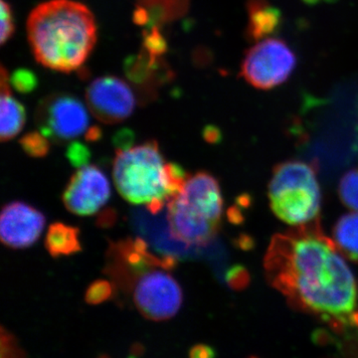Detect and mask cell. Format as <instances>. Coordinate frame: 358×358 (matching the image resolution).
<instances>
[{"instance_id":"1","label":"cell","mask_w":358,"mask_h":358,"mask_svg":"<svg viewBox=\"0 0 358 358\" xmlns=\"http://www.w3.org/2000/svg\"><path fill=\"white\" fill-rule=\"evenodd\" d=\"M267 281L292 308L329 327L348 324L357 310L358 282L320 221L275 234L264 258Z\"/></svg>"},{"instance_id":"2","label":"cell","mask_w":358,"mask_h":358,"mask_svg":"<svg viewBox=\"0 0 358 358\" xmlns=\"http://www.w3.org/2000/svg\"><path fill=\"white\" fill-rule=\"evenodd\" d=\"M27 36L37 62L58 72H72L84 64L95 46V18L80 2L49 0L30 13Z\"/></svg>"},{"instance_id":"3","label":"cell","mask_w":358,"mask_h":358,"mask_svg":"<svg viewBox=\"0 0 358 358\" xmlns=\"http://www.w3.org/2000/svg\"><path fill=\"white\" fill-rule=\"evenodd\" d=\"M113 178L117 192L129 203L145 204L157 214L174 196L166 173V162L155 140L117 152Z\"/></svg>"},{"instance_id":"4","label":"cell","mask_w":358,"mask_h":358,"mask_svg":"<svg viewBox=\"0 0 358 358\" xmlns=\"http://www.w3.org/2000/svg\"><path fill=\"white\" fill-rule=\"evenodd\" d=\"M268 195L273 213L282 222L298 227L320 220L322 193L312 164L280 162L273 169Z\"/></svg>"},{"instance_id":"5","label":"cell","mask_w":358,"mask_h":358,"mask_svg":"<svg viewBox=\"0 0 358 358\" xmlns=\"http://www.w3.org/2000/svg\"><path fill=\"white\" fill-rule=\"evenodd\" d=\"M134 303L143 317L154 322L171 320L182 305V289L162 267L148 268L136 275L129 286Z\"/></svg>"},{"instance_id":"6","label":"cell","mask_w":358,"mask_h":358,"mask_svg":"<svg viewBox=\"0 0 358 358\" xmlns=\"http://www.w3.org/2000/svg\"><path fill=\"white\" fill-rule=\"evenodd\" d=\"M35 119L40 133L57 145L74 140L89 126L88 110L77 96L69 94L45 98L39 103Z\"/></svg>"},{"instance_id":"7","label":"cell","mask_w":358,"mask_h":358,"mask_svg":"<svg viewBox=\"0 0 358 358\" xmlns=\"http://www.w3.org/2000/svg\"><path fill=\"white\" fill-rule=\"evenodd\" d=\"M296 66V56L282 40L266 39L250 49L241 66L244 79L257 89L284 83Z\"/></svg>"},{"instance_id":"8","label":"cell","mask_w":358,"mask_h":358,"mask_svg":"<svg viewBox=\"0 0 358 358\" xmlns=\"http://www.w3.org/2000/svg\"><path fill=\"white\" fill-rule=\"evenodd\" d=\"M90 112L103 124L128 119L136 107V98L128 84L115 76L96 78L86 90Z\"/></svg>"},{"instance_id":"9","label":"cell","mask_w":358,"mask_h":358,"mask_svg":"<svg viewBox=\"0 0 358 358\" xmlns=\"http://www.w3.org/2000/svg\"><path fill=\"white\" fill-rule=\"evenodd\" d=\"M110 196L107 176L98 167L87 166L71 176L63 192L62 201L71 213L90 216L100 210Z\"/></svg>"},{"instance_id":"10","label":"cell","mask_w":358,"mask_h":358,"mask_svg":"<svg viewBox=\"0 0 358 358\" xmlns=\"http://www.w3.org/2000/svg\"><path fill=\"white\" fill-rule=\"evenodd\" d=\"M167 222L171 237L187 247L208 246L221 227V224L207 218L179 194L167 202Z\"/></svg>"},{"instance_id":"11","label":"cell","mask_w":358,"mask_h":358,"mask_svg":"<svg viewBox=\"0 0 358 358\" xmlns=\"http://www.w3.org/2000/svg\"><path fill=\"white\" fill-rule=\"evenodd\" d=\"M46 219L38 209L13 201L4 205L0 215V238L9 248L24 249L39 239Z\"/></svg>"},{"instance_id":"12","label":"cell","mask_w":358,"mask_h":358,"mask_svg":"<svg viewBox=\"0 0 358 358\" xmlns=\"http://www.w3.org/2000/svg\"><path fill=\"white\" fill-rule=\"evenodd\" d=\"M178 194L214 222L221 224L224 205L222 193L217 179L210 173L199 171L189 176Z\"/></svg>"},{"instance_id":"13","label":"cell","mask_w":358,"mask_h":358,"mask_svg":"<svg viewBox=\"0 0 358 358\" xmlns=\"http://www.w3.org/2000/svg\"><path fill=\"white\" fill-rule=\"evenodd\" d=\"M0 138L2 143L13 140L22 131L26 121L24 107L13 96L9 87L8 74L1 66L0 72Z\"/></svg>"},{"instance_id":"14","label":"cell","mask_w":358,"mask_h":358,"mask_svg":"<svg viewBox=\"0 0 358 358\" xmlns=\"http://www.w3.org/2000/svg\"><path fill=\"white\" fill-rule=\"evenodd\" d=\"M247 10L249 13L247 37L251 41L262 40L279 30L281 13L271 6L267 0H248Z\"/></svg>"},{"instance_id":"15","label":"cell","mask_w":358,"mask_h":358,"mask_svg":"<svg viewBox=\"0 0 358 358\" xmlns=\"http://www.w3.org/2000/svg\"><path fill=\"white\" fill-rule=\"evenodd\" d=\"M45 248L53 258L79 253L82 251L79 228L62 222L51 224L45 238Z\"/></svg>"},{"instance_id":"16","label":"cell","mask_w":358,"mask_h":358,"mask_svg":"<svg viewBox=\"0 0 358 358\" xmlns=\"http://www.w3.org/2000/svg\"><path fill=\"white\" fill-rule=\"evenodd\" d=\"M334 239L341 254L358 263V213L346 214L338 219L334 227Z\"/></svg>"},{"instance_id":"17","label":"cell","mask_w":358,"mask_h":358,"mask_svg":"<svg viewBox=\"0 0 358 358\" xmlns=\"http://www.w3.org/2000/svg\"><path fill=\"white\" fill-rule=\"evenodd\" d=\"M160 58L152 57L145 49L138 55L129 56L124 61V69L129 81L134 84L143 85L155 76L159 70Z\"/></svg>"},{"instance_id":"18","label":"cell","mask_w":358,"mask_h":358,"mask_svg":"<svg viewBox=\"0 0 358 358\" xmlns=\"http://www.w3.org/2000/svg\"><path fill=\"white\" fill-rule=\"evenodd\" d=\"M338 194L343 205L358 212V167L350 169L341 178Z\"/></svg>"},{"instance_id":"19","label":"cell","mask_w":358,"mask_h":358,"mask_svg":"<svg viewBox=\"0 0 358 358\" xmlns=\"http://www.w3.org/2000/svg\"><path fill=\"white\" fill-rule=\"evenodd\" d=\"M20 143L26 155L34 159L46 157L50 150L48 138L38 131H31L24 134L20 140Z\"/></svg>"},{"instance_id":"20","label":"cell","mask_w":358,"mask_h":358,"mask_svg":"<svg viewBox=\"0 0 358 358\" xmlns=\"http://www.w3.org/2000/svg\"><path fill=\"white\" fill-rule=\"evenodd\" d=\"M115 294V284L107 280H96L92 282L85 293V301L89 305H100L110 300Z\"/></svg>"},{"instance_id":"21","label":"cell","mask_w":358,"mask_h":358,"mask_svg":"<svg viewBox=\"0 0 358 358\" xmlns=\"http://www.w3.org/2000/svg\"><path fill=\"white\" fill-rule=\"evenodd\" d=\"M143 49L152 57L159 59L167 51L166 40L162 36L159 26L148 28L143 31Z\"/></svg>"},{"instance_id":"22","label":"cell","mask_w":358,"mask_h":358,"mask_svg":"<svg viewBox=\"0 0 358 358\" xmlns=\"http://www.w3.org/2000/svg\"><path fill=\"white\" fill-rule=\"evenodd\" d=\"M336 336L334 345L341 358H358V329H348Z\"/></svg>"},{"instance_id":"23","label":"cell","mask_w":358,"mask_h":358,"mask_svg":"<svg viewBox=\"0 0 358 358\" xmlns=\"http://www.w3.org/2000/svg\"><path fill=\"white\" fill-rule=\"evenodd\" d=\"M10 84L16 91L21 94L31 93L38 85V79L33 71L17 69L14 71L10 78Z\"/></svg>"},{"instance_id":"24","label":"cell","mask_w":358,"mask_h":358,"mask_svg":"<svg viewBox=\"0 0 358 358\" xmlns=\"http://www.w3.org/2000/svg\"><path fill=\"white\" fill-rule=\"evenodd\" d=\"M66 157L72 166L82 169V167L88 166L92 155L88 145L80 143V141H72L68 145Z\"/></svg>"},{"instance_id":"25","label":"cell","mask_w":358,"mask_h":358,"mask_svg":"<svg viewBox=\"0 0 358 358\" xmlns=\"http://www.w3.org/2000/svg\"><path fill=\"white\" fill-rule=\"evenodd\" d=\"M225 281L234 291H243L251 282L249 271L243 265H234L226 272Z\"/></svg>"},{"instance_id":"26","label":"cell","mask_w":358,"mask_h":358,"mask_svg":"<svg viewBox=\"0 0 358 358\" xmlns=\"http://www.w3.org/2000/svg\"><path fill=\"white\" fill-rule=\"evenodd\" d=\"M1 3V30H0V42L1 44L6 43L7 40L13 36L15 31V25H14L13 14L9 3L6 0H0Z\"/></svg>"},{"instance_id":"27","label":"cell","mask_w":358,"mask_h":358,"mask_svg":"<svg viewBox=\"0 0 358 358\" xmlns=\"http://www.w3.org/2000/svg\"><path fill=\"white\" fill-rule=\"evenodd\" d=\"M134 140H136V134L133 129L122 128L115 131L112 141L117 148V152H124V150H128L133 148L131 145H133Z\"/></svg>"},{"instance_id":"28","label":"cell","mask_w":358,"mask_h":358,"mask_svg":"<svg viewBox=\"0 0 358 358\" xmlns=\"http://www.w3.org/2000/svg\"><path fill=\"white\" fill-rule=\"evenodd\" d=\"M1 341L2 358H24L20 350L16 348L13 336L4 333L3 327H2Z\"/></svg>"},{"instance_id":"29","label":"cell","mask_w":358,"mask_h":358,"mask_svg":"<svg viewBox=\"0 0 358 358\" xmlns=\"http://www.w3.org/2000/svg\"><path fill=\"white\" fill-rule=\"evenodd\" d=\"M312 341L313 343L320 346L334 345L336 334L326 329H317L312 334Z\"/></svg>"},{"instance_id":"30","label":"cell","mask_w":358,"mask_h":358,"mask_svg":"<svg viewBox=\"0 0 358 358\" xmlns=\"http://www.w3.org/2000/svg\"><path fill=\"white\" fill-rule=\"evenodd\" d=\"M117 214L115 209L106 208L98 215L96 224L98 227L110 228L117 222Z\"/></svg>"},{"instance_id":"31","label":"cell","mask_w":358,"mask_h":358,"mask_svg":"<svg viewBox=\"0 0 358 358\" xmlns=\"http://www.w3.org/2000/svg\"><path fill=\"white\" fill-rule=\"evenodd\" d=\"M189 358H216V350L211 345L199 343L190 348Z\"/></svg>"},{"instance_id":"32","label":"cell","mask_w":358,"mask_h":358,"mask_svg":"<svg viewBox=\"0 0 358 358\" xmlns=\"http://www.w3.org/2000/svg\"><path fill=\"white\" fill-rule=\"evenodd\" d=\"M202 136H203L205 141L211 143V145H215V143H219L222 141V133H221L220 129L213 126V124H208V126L205 127L203 131H202Z\"/></svg>"},{"instance_id":"33","label":"cell","mask_w":358,"mask_h":358,"mask_svg":"<svg viewBox=\"0 0 358 358\" xmlns=\"http://www.w3.org/2000/svg\"><path fill=\"white\" fill-rule=\"evenodd\" d=\"M134 21L138 25H148L150 17L147 9L143 6H138L134 13Z\"/></svg>"},{"instance_id":"34","label":"cell","mask_w":358,"mask_h":358,"mask_svg":"<svg viewBox=\"0 0 358 358\" xmlns=\"http://www.w3.org/2000/svg\"><path fill=\"white\" fill-rule=\"evenodd\" d=\"M227 216L230 222L233 224H241L244 221V216L242 214L241 207L239 205L230 207L227 211Z\"/></svg>"},{"instance_id":"35","label":"cell","mask_w":358,"mask_h":358,"mask_svg":"<svg viewBox=\"0 0 358 358\" xmlns=\"http://www.w3.org/2000/svg\"><path fill=\"white\" fill-rule=\"evenodd\" d=\"M102 136V129H101L100 127L96 126L92 127V128H90L88 131H87L85 138H86V141H88V143H96V141L101 140Z\"/></svg>"},{"instance_id":"36","label":"cell","mask_w":358,"mask_h":358,"mask_svg":"<svg viewBox=\"0 0 358 358\" xmlns=\"http://www.w3.org/2000/svg\"><path fill=\"white\" fill-rule=\"evenodd\" d=\"M253 239L247 236V235H241V236L239 237V239H238V246H239L240 248L248 250L249 248H251V247H253Z\"/></svg>"},{"instance_id":"37","label":"cell","mask_w":358,"mask_h":358,"mask_svg":"<svg viewBox=\"0 0 358 358\" xmlns=\"http://www.w3.org/2000/svg\"><path fill=\"white\" fill-rule=\"evenodd\" d=\"M131 353L134 357H140L143 353V346L140 343H134L131 348Z\"/></svg>"},{"instance_id":"38","label":"cell","mask_w":358,"mask_h":358,"mask_svg":"<svg viewBox=\"0 0 358 358\" xmlns=\"http://www.w3.org/2000/svg\"><path fill=\"white\" fill-rule=\"evenodd\" d=\"M303 1L308 2V3H315V2H319L320 0H303Z\"/></svg>"},{"instance_id":"39","label":"cell","mask_w":358,"mask_h":358,"mask_svg":"<svg viewBox=\"0 0 358 358\" xmlns=\"http://www.w3.org/2000/svg\"><path fill=\"white\" fill-rule=\"evenodd\" d=\"M99 358H110L109 357H107V355H101Z\"/></svg>"},{"instance_id":"40","label":"cell","mask_w":358,"mask_h":358,"mask_svg":"<svg viewBox=\"0 0 358 358\" xmlns=\"http://www.w3.org/2000/svg\"><path fill=\"white\" fill-rule=\"evenodd\" d=\"M250 358H257V357H250Z\"/></svg>"}]
</instances>
